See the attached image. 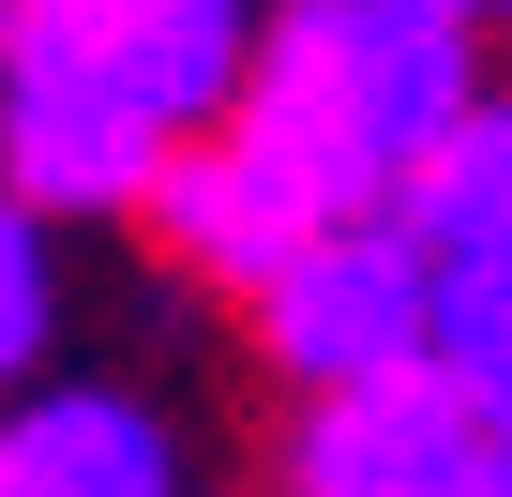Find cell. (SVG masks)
Returning <instances> with one entry per match:
<instances>
[{
	"mask_svg": "<svg viewBox=\"0 0 512 497\" xmlns=\"http://www.w3.org/2000/svg\"><path fill=\"white\" fill-rule=\"evenodd\" d=\"M467 106H482L467 16H437V0H272V46H256L226 121L317 211H392Z\"/></svg>",
	"mask_w": 512,
	"mask_h": 497,
	"instance_id": "obj_1",
	"label": "cell"
},
{
	"mask_svg": "<svg viewBox=\"0 0 512 497\" xmlns=\"http://www.w3.org/2000/svg\"><path fill=\"white\" fill-rule=\"evenodd\" d=\"M241 317H256V362H272L287 392H362V377L437 362V257L407 241V211H347Z\"/></svg>",
	"mask_w": 512,
	"mask_h": 497,
	"instance_id": "obj_2",
	"label": "cell"
},
{
	"mask_svg": "<svg viewBox=\"0 0 512 497\" xmlns=\"http://www.w3.org/2000/svg\"><path fill=\"white\" fill-rule=\"evenodd\" d=\"M166 151H181V136L121 91V61H106L91 31H0V181H16L46 226L151 211Z\"/></svg>",
	"mask_w": 512,
	"mask_h": 497,
	"instance_id": "obj_3",
	"label": "cell"
},
{
	"mask_svg": "<svg viewBox=\"0 0 512 497\" xmlns=\"http://www.w3.org/2000/svg\"><path fill=\"white\" fill-rule=\"evenodd\" d=\"M287 497H512V452L482 437V407L437 362H407V377H362V392H302Z\"/></svg>",
	"mask_w": 512,
	"mask_h": 497,
	"instance_id": "obj_4",
	"label": "cell"
},
{
	"mask_svg": "<svg viewBox=\"0 0 512 497\" xmlns=\"http://www.w3.org/2000/svg\"><path fill=\"white\" fill-rule=\"evenodd\" d=\"M136 226L166 241V272H181V287L256 302V287H272L317 226H347V211H317L272 151L241 136V121H211V136H181V151H166V181H151V211H136Z\"/></svg>",
	"mask_w": 512,
	"mask_h": 497,
	"instance_id": "obj_5",
	"label": "cell"
},
{
	"mask_svg": "<svg viewBox=\"0 0 512 497\" xmlns=\"http://www.w3.org/2000/svg\"><path fill=\"white\" fill-rule=\"evenodd\" d=\"M0 497H181V437L106 377H31L0 392Z\"/></svg>",
	"mask_w": 512,
	"mask_h": 497,
	"instance_id": "obj_6",
	"label": "cell"
},
{
	"mask_svg": "<svg viewBox=\"0 0 512 497\" xmlns=\"http://www.w3.org/2000/svg\"><path fill=\"white\" fill-rule=\"evenodd\" d=\"M91 46L121 61V91H136L166 136H211V121L241 106L256 46H272V16H256V0H121Z\"/></svg>",
	"mask_w": 512,
	"mask_h": 497,
	"instance_id": "obj_7",
	"label": "cell"
},
{
	"mask_svg": "<svg viewBox=\"0 0 512 497\" xmlns=\"http://www.w3.org/2000/svg\"><path fill=\"white\" fill-rule=\"evenodd\" d=\"M392 211H407V241H422L437 272H512V106L482 91V106L422 151V181H407Z\"/></svg>",
	"mask_w": 512,
	"mask_h": 497,
	"instance_id": "obj_8",
	"label": "cell"
},
{
	"mask_svg": "<svg viewBox=\"0 0 512 497\" xmlns=\"http://www.w3.org/2000/svg\"><path fill=\"white\" fill-rule=\"evenodd\" d=\"M61 347V226L0 181V392H31Z\"/></svg>",
	"mask_w": 512,
	"mask_h": 497,
	"instance_id": "obj_9",
	"label": "cell"
},
{
	"mask_svg": "<svg viewBox=\"0 0 512 497\" xmlns=\"http://www.w3.org/2000/svg\"><path fill=\"white\" fill-rule=\"evenodd\" d=\"M437 377L482 407V437L512 452V272H437Z\"/></svg>",
	"mask_w": 512,
	"mask_h": 497,
	"instance_id": "obj_10",
	"label": "cell"
},
{
	"mask_svg": "<svg viewBox=\"0 0 512 497\" xmlns=\"http://www.w3.org/2000/svg\"><path fill=\"white\" fill-rule=\"evenodd\" d=\"M121 0H0V31H106Z\"/></svg>",
	"mask_w": 512,
	"mask_h": 497,
	"instance_id": "obj_11",
	"label": "cell"
},
{
	"mask_svg": "<svg viewBox=\"0 0 512 497\" xmlns=\"http://www.w3.org/2000/svg\"><path fill=\"white\" fill-rule=\"evenodd\" d=\"M437 16H482V0H437Z\"/></svg>",
	"mask_w": 512,
	"mask_h": 497,
	"instance_id": "obj_12",
	"label": "cell"
},
{
	"mask_svg": "<svg viewBox=\"0 0 512 497\" xmlns=\"http://www.w3.org/2000/svg\"><path fill=\"white\" fill-rule=\"evenodd\" d=\"M497 16H512V0H497Z\"/></svg>",
	"mask_w": 512,
	"mask_h": 497,
	"instance_id": "obj_13",
	"label": "cell"
}]
</instances>
